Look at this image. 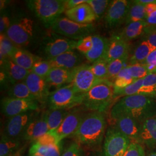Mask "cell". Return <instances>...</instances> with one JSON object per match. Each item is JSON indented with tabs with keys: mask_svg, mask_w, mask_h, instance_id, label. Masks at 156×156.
I'll return each mask as SVG.
<instances>
[{
	"mask_svg": "<svg viewBox=\"0 0 156 156\" xmlns=\"http://www.w3.org/2000/svg\"><path fill=\"white\" fill-rule=\"evenodd\" d=\"M110 114L113 120L127 116L142 124L156 116V99L141 94L125 96L112 106Z\"/></svg>",
	"mask_w": 156,
	"mask_h": 156,
	"instance_id": "1",
	"label": "cell"
},
{
	"mask_svg": "<svg viewBox=\"0 0 156 156\" xmlns=\"http://www.w3.org/2000/svg\"><path fill=\"white\" fill-rule=\"evenodd\" d=\"M106 128L104 113L90 112L84 117L73 138L75 142L89 149H95L100 146Z\"/></svg>",
	"mask_w": 156,
	"mask_h": 156,
	"instance_id": "2",
	"label": "cell"
},
{
	"mask_svg": "<svg viewBox=\"0 0 156 156\" xmlns=\"http://www.w3.org/2000/svg\"><path fill=\"white\" fill-rule=\"evenodd\" d=\"M6 36L17 48H27L36 42L39 37V28L32 17L21 13L12 19Z\"/></svg>",
	"mask_w": 156,
	"mask_h": 156,
	"instance_id": "3",
	"label": "cell"
},
{
	"mask_svg": "<svg viewBox=\"0 0 156 156\" xmlns=\"http://www.w3.org/2000/svg\"><path fill=\"white\" fill-rule=\"evenodd\" d=\"M115 98L113 83L105 80L83 94L82 105L90 112L104 113Z\"/></svg>",
	"mask_w": 156,
	"mask_h": 156,
	"instance_id": "4",
	"label": "cell"
},
{
	"mask_svg": "<svg viewBox=\"0 0 156 156\" xmlns=\"http://www.w3.org/2000/svg\"><path fill=\"white\" fill-rule=\"evenodd\" d=\"M26 4L31 11L43 23L51 28L66 9V0H28Z\"/></svg>",
	"mask_w": 156,
	"mask_h": 156,
	"instance_id": "5",
	"label": "cell"
},
{
	"mask_svg": "<svg viewBox=\"0 0 156 156\" xmlns=\"http://www.w3.org/2000/svg\"><path fill=\"white\" fill-rule=\"evenodd\" d=\"M77 44V41L54 33L44 38L41 43V49L46 60L49 61L67 51L74 50L76 48Z\"/></svg>",
	"mask_w": 156,
	"mask_h": 156,
	"instance_id": "6",
	"label": "cell"
},
{
	"mask_svg": "<svg viewBox=\"0 0 156 156\" xmlns=\"http://www.w3.org/2000/svg\"><path fill=\"white\" fill-rule=\"evenodd\" d=\"M83 94L76 93L71 84L50 93L48 101L49 109L70 110L82 105Z\"/></svg>",
	"mask_w": 156,
	"mask_h": 156,
	"instance_id": "7",
	"label": "cell"
},
{
	"mask_svg": "<svg viewBox=\"0 0 156 156\" xmlns=\"http://www.w3.org/2000/svg\"><path fill=\"white\" fill-rule=\"evenodd\" d=\"M51 28L54 33L58 35L79 41L89 36L94 31L93 24H79L73 22L67 17H59Z\"/></svg>",
	"mask_w": 156,
	"mask_h": 156,
	"instance_id": "8",
	"label": "cell"
},
{
	"mask_svg": "<svg viewBox=\"0 0 156 156\" xmlns=\"http://www.w3.org/2000/svg\"><path fill=\"white\" fill-rule=\"evenodd\" d=\"M130 144L128 137L111 126L106 130L102 156H123Z\"/></svg>",
	"mask_w": 156,
	"mask_h": 156,
	"instance_id": "9",
	"label": "cell"
},
{
	"mask_svg": "<svg viewBox=\"0 0 156 156\" xmlns=\"http://www.w3.org/2000/svg\"><path fill=\"white\" fill-rule=\"evenodd\" d=\"M87 111L84 107L83 108L76 107L69 110L60 126L55 131L51 132L55 135L58 143L62 142L65 138L73 136L87 115Z\"/></svg>",
	"mask_w": 156,
	"mask_h": 156,
	"instance_id": "10",
	"label": "cell"
},
{
	"mask_svg": "<svg viewBox=\"0 0 156 156\" xmlns=\"http://www.w3.org/2000/svg\"><path fill=\"white\" fill-rule=\"evenodd\" d=\"M104 80L95 77L90 66L83 64L73 69V80L70 84L76 93L84 94Z\"/></svg>",
	"mask_w": 156,
	"mask_h": 156,
	"instance_id": "11",
	"label": "cell"
},
{
	"mask_svg": "<svg viewBox=\"0 0 156 156\" xmlns=\"http://www.w3.org/2000/svg\"><path fill=\"white\" fill-rule=\"evenodd\" d=\"M37 115L38 112L30 111L8 118L2 135L12 139L22 140L29 123Z\"/></svg>",
	"mask_w": 156,
	"mask_h": 156,
	"instance_id": "12",
	"label": "cell"
},
{
	"mask_svg": "<svg viewBox=\"0 0 156 156\" xmlns=\"http://www.w3.org/2000/svg\"><path fill=\"white\" fill-rule=\"evenodd\" d=\"M39 109L38 102L36 100L19 99L6 97L1 100V111L7 118L30 111Z\"/></svg>",
	"mask_w": 156,
	"mask_h": 156,
	"instance_id": "13",
	"label": "cell"
},
{
	"mask_svg": "<svg viewBox=\"0 0 156 156\" xmlns=\"http://www.w3.org/2000/svg\"><path fill=\"white\" fill-rule=\"evenodd\" d=\"M131 1L126 0L112 1L106 11L105 20L109 28H115L126 22Z\"/></svg>",
	"mask_w": 156,
	"mask_h": 156,
	"instance_id": "14",
	"label": "cell"
},
{
	"mask_svg": "<svg viewBox=\"0 0 156 156\" xmlns=\"http://www.w3.org/2000/svg\"><path fill=\"white\" fill-rule=\"evenodd\" d=\"M24 82L35 100L42 104L48 102L50 93L49 91V84L45 78L41 77L31 71Z\"/></svg>",
	"mask_w": 156,
	"mask_h": 156,
	"instance_id": "15",
	"label": "cell"
},
{
	"mask_svg": "<svg viewBox=\"0 0 156 156\" xmlns=\"http://www.w3.org/2000/svg\"><path fill=\"white\" fill-rule=\"evenodd\" d=\"M113 121L115 124L113 126L128 137L131 142H135L140 144L142 123L127 116H120Z\"/></svg>",
	"mask_w": 156,
	"mask_h": 156,
	"instance_id": "16",
	"label": "cell"
},
{
	"mask_svg": "<svg viewBox=\"0 0 156 156\" xmlns=\"http://www.w3.org/2000/svg\"><path fill=\"white\" fill-rule=\"evenodd\" d=\"M129 54L128 42L120 35H114L109 39L106 54L103 58L108 63Z\"/></svg>",
	"mask_w": 156,
	"mask_h": 156,
	"instance_id": "17",
	"label": "cell"
},
{
	"mask_svg": "<svg viewBox=\"0 0 156 156\" xmlns=\"http://www.w3.org/2000/svg\"><path fill=\"white\" fill-rule=\"evenodd\" d=\"M49 131L45 112H44L39 116L37 115L34 117L29 123L23 135L22 140L33 142Z\"/></svg>",
	"mask_w": 156,
	"mask_h": 156,
	"instance_id": "18",
	"label": "cell"
},
{
	"mask_svg": "<svg viewBox=\"0 0 156 156\" xmlns=\"http://www.w3.org/2000/svg\"><path fill=\"white\" fill-rule=\"evenodd\" d=\"M1 74L5 76L11 84L23 82L26 80L31 71L19 66L11 58H9L1 64Z\"/></svg>",
	"mask_w": 156,
	"mask_h": 156,
	"instance_id": "19",
	"label": "cell"
},
{
	"mask_svg": "<svg viewBox=\"0 0 156 156\" xmlns=\"http://www.w3.org/2000/svg\"><path fill=\"white\" fill-rule=\"evenodd\" d=\"M68 19L79 24H92L97 19L94 13L87 3H83L65 11Z\"/></svg>",
	"mask_w": 156,
	"mask_h": 156,
	"instance_id": "20",
	"label": "cell"
},
{
	"mask_svg": "<svg viewBox=\"0 0 156 156\" xmlns=\"http://www.w3.org/2000/svg\"><path fill=\"white\" fill-rule=\"evenodd\" d=\"M83 58L74 50L67 51L54 59L49 60L52 68H60L73 70L82 65Z\"/></svg>",
	"mask_w": 156,
	"mask_h": 156,
	"instance_id": "21",
	"label": "cell"
},
{
	"mask_svg": "<svg viewBox=\"0 0 156 156\" xmlns=\"http://www.w3.org/2000/svg\"><path fill=\"white\" fill-rule=\"evenodd\" d=\"M140 144L149 148L156 147V116L146 120L142 124Z\"/></svg>",
	"mask_w": 156,
	"mask_h": 156,
	"instance_id": "22",
	"label": "cell"
},
{
	"mask_svg": "<svg viewBox=\"0 0 156 156\" xmlns=\"http://www.w3.org/2000/svg\"><path fill=\"white\" fill-rule=\"evenodd\" d=\"M73 78V69L68 70L60 68H52L45 79L49 85L60 88L62 85L71 83Z\"/></svg>",
	"mask_w": 156,
	"mask_h": 156,
	"instance_id": "23",
	"label": "cell"
},
{
	"mask_svg": "<svg viewBox=\"0 0 156 156\" xmlns=\"http://www.w3.org/2000/svg\"><path fill=\"white\" fill-rule=\"evenodd\" d=\"M93 47L89 52L84 57L91 62L104 58L106 54L109 39L100 35H92Z\"/></svg>",
	"mask_w": 156,
	"mask_h": 156,
	"instance_id": "24",
	"label": "cell"
},
{
	"mask_svg": "<svg viewBox=\"0 0 156 156\" xmlns=\"http://www.w3.org/2000/svg\"><path fill=\"white\" fill-rule=\"evenodd\" d=\"M11 58L19 66L31 71L35 62L42 58L34 55L26 49L17 48Z\"/></svg>",
	"mask_w": 156,
	"mask_h": 156,
	"instance_id": "25",
	"label": "cell"
},
{
	"mask_svg": "<svg viewBox=\"0 0 156 156\" xmlns=\"http://www.w3.org/2000/svg\"><path fill=\"white\" fill-rule=\"evenodd\" d=\"M156 50L148 42L142 39L135 48L133 55L129 57V65L143 64L151 53Z\"/></svg>",
	"mask_w": 156,
	"mask_h": 156,
	"instance_id": "26",
	"label": "cell"
},
{
	"mask_svg": "<svg viewBox=\"0 0 156 156\" xmlns=\"http://www.w3.org/2000/svg\"><path fill=\"white\" fill-rule=\"evenodd\" d=\"M69 110L62 109H49L45 112L49 131H55L67 117Z\"/></svg>",
	"mask_w": 156,
	"mask_h": 156,
	"instance_id": "27",
	"label": "cell"
},
{
	"mask_svg": "<svg viewBox=\"0 0 156 156\" xmlns=\"http://www.w3.org/2000/svg\"><path fill=\"white\" fill-rule=\"evenodd\" d=\"M149 24L146 20L131 23L127 24L123 30L121 35L128 42L132 39L143 36Z\"/></svg>",
	"mask_w": 156,
	"mask_h": 156,
	"instance_id": "28",
	"label": "cell"
},
{
	"mask_svg": "<svg viewBox=\"0 0 156 156\" xmlns=\"http://www.w3.org/2000/svg\"><path fill=\"white\" fill-rule=\"evenodd\" d=\"M8 94L12 98L35 100L24 81L11 84L8 89Z\"/></svg>",
	"mask_w": 156,
	"mask_h": 156,
	"instance_id": "29",
	"label": "cell"
},
{
	"mask_svg": "<svg viewBox=\"0 0 156 156\" xmlns=\"http://www.w3.org/2000/svg\"><path fill=\"white\" fill-rule=\"evenodd\" d=\"M23 140L12 139L1 135L0 140V156H9L19 151Z\"/></svg>",
	"mask_w": 156,
	"mask_h": 156,
	"instance_id": "30",
	"label": "cell"
},
{
	"mask_svg": "<svg viewBox=\"0 0 156 156\" xmlns=\"http://www.w3.org/2000/svg\"><path fill=\"white\" fill-rule=\"evenodd\" d=\"M145 6V5L140 4L137 1H131L128 15L126 20L127 25L131 23L146 20V12Z\"/></svg>",
	"mask_w": 156,
	"mask_h": 156,
	"instance_id": "31",
	"label": "cell"
},
{
	"mask_svg": "<svg viewBox=\"0 0 156 156\" xmlns=\"http://www.w3.org/2000/svg\"><path fill=\"white\" fill-rule=\"evenodd\" d=\"M62 142L58 144L41 146L33 143L29 153H38L42 156H62Z\"/></svg>",
	"mask_w": 156,
	"mask_h": 156,
	"instance_id": "32",
	"label": "cell"
},
{
	"mask_svg": "<svg viewBox=\"0 0 156 156\" xmlns=\"http://www.w3.org/2000/svg\"><path fill=\"white\" fill-rule=\"evenodd\" d=\"M17 47L5 34L0 35V60L1 64L11 58L12 54L16 50Z\"/></svg>",
	"mask_w": 156,
	"mask_h": 156,
	"instance_id": "33",
	"label": "cell"
},
{
	"mask_svg": "<svg viewBox=\"0 0 156 156\" xmlns=\"http://www.w3.org/2000/svg\"><path fill=\"white\" fill-rule=\"evenodd\" d=\"M138 94L144 95L156 99V73H150L144 79L143 85Z\"/></svg>",
	"mask_w": 156,
	"mask_h": 156,
	"instance_id": "34",
	"label": "cell"
},
{
	"mask_svg": "<svg viewBox=\"0 0 156 156\" xmlns=\"http://www.w3.org/2000/svg\"><path fill=\"white\" fill-rule=\"evenodd\" d=\"M128 59L129 54L108 63V80L109 81L112 82L111 80H115L119 73L126 67L124 66Z\"/></svg>",
	"mask_w": 156,
	"mask_h": 156,
	"instance_id": "35",
	"label": "cell"
},
{
	"mask_svg": "<svg viewBox=\"0 0 156 156\" xmlns=\"http://www.w3.org/2000/svg\"><path fill=\"white\" fill-rule=\"evenodd\" d=\"M108 64L105 59L102 58L90 66V69L95 77L102 80H108Z\"/></svg>",
	"mask_w": 156,
	"mask_h": 156,
	"instance_id": "36",
	"label": "cell"
},
{
	"mask_svg": "<svg viewBox=\"0 0 156 156\" xmlns=\"http://www.w3.org/2000/svg\"><path fill=\"white\" fill-rule=\"evenodd\" d=\"M135 80H136L131 76L128 73L127 68L126 67L119 73L113 81L114 90L122 89L125 88L133 83Z\"/></svg>",
	"mask_w": 156,
	"mask_h": 156,
	"instance_id": "37",
	"label": "cell"
},
{
	"mask_svg": "<svg viewBox=\"0 0 156 156\" xmlns=\"http://www.w3.org/2000/svg\"><path fill=\"white\" fill-rule=\"evenodd\" d=\"M144 79L136 80L133 83L122 89L114 90L115 98L120 96H129L138 94L139 90L143 85Z\"/></svg>",
	"mask_w": 156,
	"mask_h": 156,
	"instance_id": "38",
	"label": "cell"
},
{
	"mask_svg": "<svg viewBox=\"0 0 156 156\" xmlns=\"http://www.w3.org/2000/svg\"><path fill=\"white\" fill-rule=\"evenodd\" d=\"M110 2L108 0H88L87 3L93 9L97 19H98L104 16L108 10Z\"/></svg>",
	"mask_w": 156,
	"mask_h": 156,
	"instance_id": "39",
	"label": "cell"
},
{
	"mask_svg": "<svg viewBox=\"0 0 156 156\" xmlns=\"http://www.w3.org/2000/svg\"><path fill=\"white\" fill-rule=\"evenodd\" d=\"M128 73L135 80L144 79L151 73L148 68L143 64H136L127 66Z\"/></svg>",
	"mask_w": 156,
	"mask_h": 156,
	"instance_id": "40",
	"label": "cell"
},
{
	"mask_svg": "<svg viewBox=\"0 0 156 156\" xmlns=\"http://www.w3.org/2000/svg\"><path fill=\"white\" fill-rule=\"evenodd\" d=\"M52 67L48 60H43L41 58L34 64L31 71L41 77L46 78L50 73Z\"/></svg>",
	"mask_w": 156,
	"mask_h": 156,
	"instance_id": "41",
	"label": "cell"
},
{
	"mask_svg": "<svg viewBox=\"0 0 156 156\" xmlns=\"http://www.w3.org/2000/svg\"><path fill=\"white\" fill-rule=\"evenodd\" d=\"M93 47L92 35L87 36L83 39L78 41V44L76 46V49L80 53L85 56L87 55Z\"/></svg>",
	"mask_w": 156,
	"mask_h": 156,
	"instance_id": "42",
	"label": "cell"
},
{
	"mask_svg": "<svg viewBox=\"0 0 156 156\" xmlns=\"http://www.w3.org/2000/svg\"><path fill=\"white\" fill-rule=\"evenodd\" d=\"M123 156H145V150L141 144L131 142Z\"/></svg>",
	"mask_w": 156,
	"mask_h": 156,
	"instance_id": "43",
	"label": "cell"
},
{
	"mask_svg": "<svg viewBox=\"0 0 156 156\" xmlns=\"http://www.w3.org/2000/svg\"><path fill=\"white\" fill-rule=\"evenodd\" d=\"M33 143L41 146H49L60 144L57 142V140L55 135L50 131L44 135L43 136H41L38 140H35Z\"/></svg>",
	"mask_w": 156,
	"mask_h": 156,
	"instance_id": "44",
	"label": "cell"
},
{
	"mask_svg": "<svg viewBox=\"0 0 156 156\" xmlns=\"http://www.w3.org/2000/svg\"><path fill=\"white\" fill-rule=\"evenodd\" d=\"M82 146L76 142H73L62 153V156H82Z\"/></svg>",
	"mask_w": 156,
	"mask_h": 156,
	"instance_id": "45",
	"label": "cell"
},
{
	"mask_svg": "<svg viewBox=\"0 0 156 156\" xmlns=\"http://www.w3.org/2000/svg\"><path fill=\"white\" fill-rule=\"evenodd\" d=\"M12 19L8 12L3 11L1 13L0 17V33L1 34H5L10 27L12 23Z\"/></svg>",
	"mask_w": 156,
	"mask_h": 156,
	"instance_id": "46",
	"label": "cell"
},
{
	"mask_svg": "<svg viewBox=\"0 0 156 156\" xmlns=\"http://www.w3.org/2000/svg\"><path fill=\"white\" fill-rule=\"evenodd\" d=\"M143 39L148 42L156 49V27L149 25L143 35Z\"/></svg>",
	"mask_w": 156,
	"mask_h": 156,
	"instance_id": "47",
	"label": "cell"
},
{
	"mask_svg": "<svg viewBox=\"0 0 156 156\" xmlns=\"http://www.w3.org/2000/svg\"><path fill=\"white\" fill-rule=\"evenodd\" d=\"M146 66L149 70L151 71L156 68V49L153 51L149 56L147 57L144 62L143 63Z\"/></svg>",
	"mask_w": 156,
	"mask_h": 156,
	"instance_id": "48",
	"label": "cell"
},
{
	"mask_svg": "<svg viewBox=\"0 0 156 156\" xmlns=\"http://www.w3.org/2000/svg\"><path fill=\"white\" fill-rule=\"evenodd\" d=\"M87 0H66V11L71 9L83 3H87Z\"/></svg>",
	"mask_w": 156,
	"mask_h": 156,
	"instance_id": "49",
	"label": "cell"
},
{
	"mask_svg": "<svg viewBox=\"0 0 156 156\" xmlns=\"http://www.w3.org/2000/svg\"><path fill=\"white\" fill-rule=\"evenodd\" d=\"M145 20L149 26L156 27V11L154 12L149 15L147 16Z\"/></svg>",
	"mask_w": 156,
	"mask_h": 156,
	"instance_id": "50",
	"label": "cell"
},
{
	"mask_svg": "<svg viewBox=\"0 0 156 156\" xmlns=\"http://www.w3.org/2000/svg\"><path fill=\"white\" fill-rule=\"evenodd\" d=\"M145 8L146 12V16L149 15L151 13L156 11V1L146 4L145 6Z\"/></svg>",
	"mask_w": 156,
	"mask_h": 156,
	"instance_id": "51",
	"label": "cell"
},
{
	"mask_svg": "<svg viewBox=\"0 0 156 156\" xmlns=\"http://www.w3.org/2000/svg\"><path fill=\"white\" fill-rule=\"evenodd\" d=\"M137 1H138L139 3H140V4L146 5V4H149V3L153 2H154V1H153V0H138Z\"/></svg>",
	"mask_w": 156,
	"mask_h": 156,
	"instance_id": "52",
	"label": "cell"
},
{
	"mask_svg": "<svg viewBox=\"0 0 156 156\" xmlns=\"http://www.w3.org/2000/svg\"><path fill=\"white\" fill-rule=\"evenodd\" d=\"M23 149L22 148H21L19 151H17L14 154H12V155L9 156H23Z\"/></svg>",
	"mask_w": 156,
	"mask_h": 156,
	"instance_id": "53",
	"label": "cell"
},
{
	"mask_svg": "<svg viewBox=\"0 0 156 156\" xmlns=\"http://www.w3.org/2000/svg\"><path fill=\"white\" fill-rule=\"evenodd\" d=\"M28 155L29 156H42L38 153H28Z\"/></svg>",
	"mask_w": 156,
	"mask_h": 156,
	"instance_id": "54",
	"label": "cell"
},
{
	"mask_svg": "<svg viewBox=\"0 0 156 156\" xmlns=\"http://www.w3.org/2000/svg\"><path fill=\"white\" fill-rule=\"evenodd\" d=\"M147 156H156V151L151 152V153H149Z\"/></svg>",
	"mask_w": 156,
	"mask_h": 156,
	"instance_id": "55",
	"label": "cell"
},
{
	"mask_svg": "<svg viewBox=\"0 0 156 156\" xmlns=\"http://www.w3.org/2000/svg\"><path fill=\"white\" fill-rule=\"evenodd\" d=\"M151 73H156V68L151 71Z\"/></svg>",
	"mask_w": 156,
	"mask_h": 156,
	"instance_id": "56",
	"label": "cell"
}]
</instances>
